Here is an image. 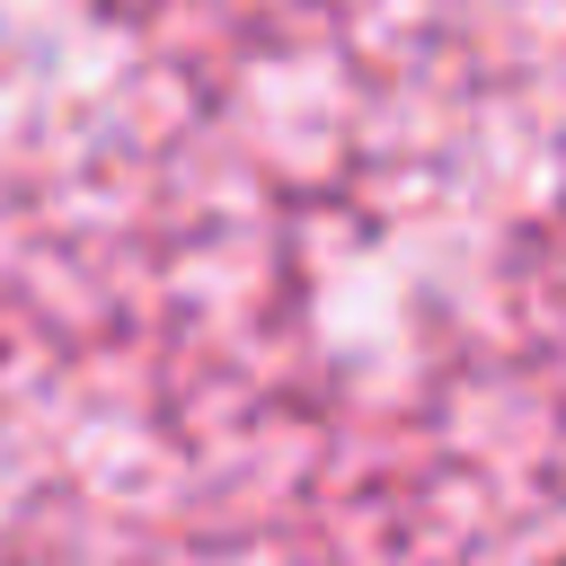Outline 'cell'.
<instances>
[{
	"mask_svg": "<svg viewBox=\"0 0 566 566\" xmlns=\"http://www.w3.org/2000/svg\"><path fill=\"white\" fill-rule=\"evenodd\" d=\"M557 566H566V557H557Z\"/></svg>",
	"mask_w": 566,
	"mask_h": 566,
	"instance_id": "6da1fadb",
	"label": "cell"
}]
</instances>
